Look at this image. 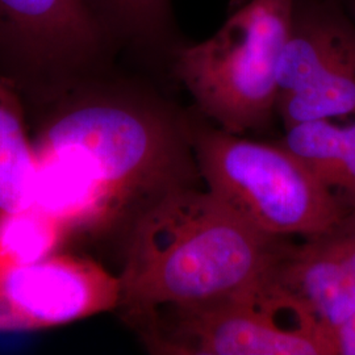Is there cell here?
I'll list each match as a JSON object with an SVG mask.
<instances>
[{"instance_id": "cell-5", "label": "cell", "mask_w": 355, "mask_h": 355, "mask_svg": "<svg viewBox=\"0 0 355 355\" xmlns=\"http://www.w3.org/2000/svg\"><path fill=\"white\" fill-rule=\"evenodd\" d=\"M146 347L171 355H334L329 336L267 287L167 306L133 325Z\"/></svg>"}, {"instance_id": "cell-11", "label": "cell", "mask_w": 355, "mask_h": 355, "mask_svg": "<svg viewBox=\"0 0 355 355\" xmlns=\"http://www.w3.org/2000/svg\"><path fill=\"white\" fill-rule=\"evenodd\" d=\"M35 149L17 86L0 73V216L33 204Z\"/></svg>"}, {"instance_id": "cell-2", "label": "cell", "mask_w": 355, "mask_h": 355, "mask_svg": "<svg viewBox=\"0 0 355 355\" xmlns=\"http://www.w3.org/2000/svg\"><path fill=\"white\" fill-rule=\"evenodd\" d=\"M284 243L208 190L171 191L127 232L117 308L135 325L162 308L252 290L268 277Z\"/></svg>"}, {"instance_id": "cell-8", "label": "cell", "mask_w": 355, "mask_h": 355, "mask_svg": "<svg viewBox=\"0 0 355 355\" xmlns=\"http://www.w3.org/2000/svg\"><path fill=\"white\" fill-rule=\"evenodd\" d=\"M120 277L98 262L51 254L0 267V330L48 329L117 309Z\"/></svg>"}, {"instance_id": "cell-12", "label": "cell", "mask_w": 355, "mask_h": 355, "mask_svg": "<svg viewBox=\"0 0 355 355\" xmlns=\"http://www.w3.org/2000/svg\"><path fill=\"white\" fill-rule=\"evenodd\" d=\"M116 44L166 51L174 38L170 0H89Z\"/></svg>"}, {"instance_id": "cell-6", "label": "cell", "mask_w": 355, "mask_h": 355, "mask_svg": "<svg viewBox=\"0 0 355 355\" xmlns=\"http://www.w3.org/2000/svg\"><path fill=\"white\" fill-rule=\"evenodd\" d=\"M116 41L89 0H0V67L61 95L103 64Z\"/></svg>"}, {"instance_id": "cell-4", "label": "cell", "mask_w": 355, "mask_h": 355, "mask_svg": "<svg viewBox=\"0 0 355 355\" xmlns=\"http://www.w3.org/2000/svg\"><path fill=\"white\" fill-rule=\"evenodd\" d=\"M192 146L208 191L268 236L306 237L349 211L280 142H258L192 123Z\"/></svg>"}, {"instance_id": "cell-7", "label": "cell", "mask_w": 355, "mask_h": 355, "mask_svg": "<svg viewBox=\"0 0 355 355\" xmlns=\"http://www.w3.org/2000/svg\"><path fill=\"white\" fill-rule=\"evenodd\" d=\"M277 114L284 129L355 116V21L343 0H293Z\"/></svg>"}, {"instance_id": "cell-15", "label": "cell", "mask_w": 355, "mask_h": 355, "mask_svg": "<svg viewBox=\"0 0 355 355\" xmlns=\"http://www.w3.org/2000/svg\"><path fill=\"white\" fill-rule=\"evenodd\" d=\"M346 10L349 15L353 17V20L355 21V0H343Z\"/></svg>"}, {"instance_id": "cell-14", "label": "cell", "mask_w": 355, "mask_h": 355, "mask_svg": "<svg viewBox=\"0 0 355 355\" xmlns=\"http://www.w3.org/2000/svg\"><path fill=\"white\" fill-rule=\"evenodd\" d=\"M334 355H355V313L331 333Z\"/></svg>"}, {"instance_id": "cell-13", "label": "cell", "mask_w": 355, "mask_h": 355, "mask_svg": "<svg viewBox=\"0 0 355 355\" xmlns=\"http://www.w3.org/2000/svg\"><path fill=\"white\" fill-rule=\"evenodd\" d=\"M70 234L54 217L31 205L0 216V267L26 265L55 254Z\"/></svg>"}, {"instance_id": "cell-10", "label": "cell", "mask_w": 355, "mask_h": 355, "mask_svg": "<svg viewBox=\"0 0 355 355\" xmlns=\"http://www.w3.org/2000/svg\"><path fill=\"white\" fill-rule=\"evenodd\" d=\"M329 189L346 209H355V121L338 125L311 120L286 128L280 141Z\"/></svg>"}, {"instance_id": "cell-3", "label": "cell", "mask_w": 355, "mask_h": 355, "mask_svg": "<svg viewBox=\"0 0 355 355\" xmlns=\"http://www.w3.org/2000/svg\"><path fill=\"white\" fill-rule=\"evenodd\" d=\"M292 7L293 0H250L214 36L173 51L175 76L217 127L242 135L271 123Z\"/></svg>"}, {"instance_id": "cell-9", "label": "cell", "mask_w": 355, "mask_h": 355, "mask_svg": "<svg viewBox=\"0 0 355 355\" xmlns=\"http://www.w3.org/2000/svg\"><path fill=\"white\" fill-rule=\"evenodd\" d=\"M303 239L284 243L267 287L331 341L333 330L355 313V209Z\"/></svg>"}, {"instance_id": "cell-1", "label": "cell", "mask_w": 355, "mask_h": 355, "mask_svg": "<svg viewBox=\"0 0 355 355\" xmlns=\"http://www.w3.org/2000/svg\"><path fill=\"white\" fill-rule=\"evenodd\" d=\"M61 95L33 144L32 205L69 233L128 232L168 192L202 179L190 117L161 98L87 79Z\"/></svg>"}]
</instances>
